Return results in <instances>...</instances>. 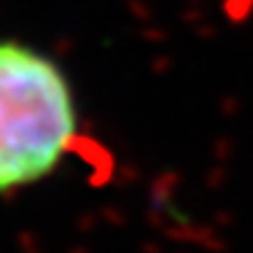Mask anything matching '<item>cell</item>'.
Returning a JSON list of instances; mask_svg holds the SVG:
<instances>
[{
	"instance_id": "obj_1",
	"label": "cell",
	"mask_w": 253,
	"mask_h": 253,
	"mask_svg": "<svg viewBox=\"0 0 253 253\" xmlns=\"http://www.w3.org/2000/svg\"><path fill=\"white\" fill-rule=\"evenodd\" d=\"M78 140V102L51 54L0 38V194L59 170Z\"/></svg>"
}]
</instances>
